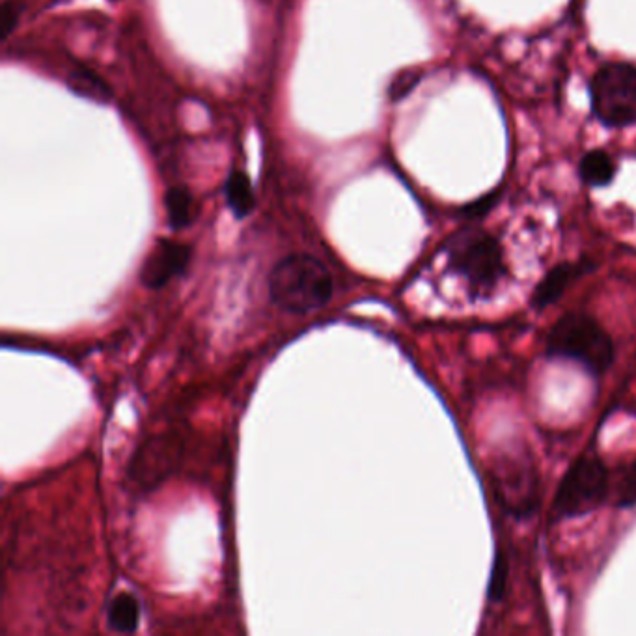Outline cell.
<instances>
[{
	"mask_svg": "<svg viewBox=\"0 0 636 636\" xmlns=\"http://www.w3.org/2000/svg\"><path fill=\"white\" fill-rule=\"evenodd\" d=\"M547 355L575 360L599 375L605 374L614 360V344L594 318L571 312L558 319L547 334Z\"/></svg>",
	"mask_w": 636,
	"mask_h": 636,
	"instance_id": "obj_3",
	"label": "cell"
},
{
	"mask_svg": "<svg viewBox=\"0 0 636 636\" xmlns=\"http://www.w3.org/2000/svg\"><path fill=\"white\" fill-rule=\"evenodd\" d=\"M506 586H508V558L502 551H497L495 560H493V569H491V579H489V601L498 603L504 594H506Z\"/></svg>",
	"mask_w": 636,
	"mask_h": 636,
	"instance_id": "obj_15",
	"label": "cell"
},
{
	"mask_svg": "<svg viewBox=\"0 0 636 636\" xmlns=\"http://www.w3.org/2000/svg\"><path fill=\"white\" fill-rule=\"evenodd\" d=\"M590 107L595 120L605 127L636 124V66L631 62H607L590 79Z\"/></svg>",
	"mask_w": 636,
	"mask_h": 636,
	"instance_id": "obj_4",
	"label": "cell"
},
{
	"mask_svg": "<svg viewBox=\"0 0 636 636\" xmlns=\"http://www.w3.org/2000/svg\"><path fill=\"white\" fill-rule=\"evenodd\" d=\"M590 269H592V262H566L556 265L543 277L538 288L534 290L532 306L536 310H543V308L553 305L577 278L588 273Z\"/></svg>",
	"mask_w": 636,
	"mask_h": 636,
	"instance_id": "obj_8",
	"label": "cell"
},
{
	"mask_svg": "<svg viewBox=\"0 0 636 636\" xmlns=\"http://www.w3.org/2000/svg\"><path fill=\"white\" fill-rule=\"evenodd\" d=\"M166 221L172 230L189 228L198 217V204L187 187H170L165 194Z\"/></svg>",
	"mask_w": 636,
	"mask_h": 636,
	"instance_id": "obj_9",
	"label": "cell"
},
{
	"mask_svg": "<svg viewBox=\"0 0 636 636\" xmlns=\"http://www.w3.org/2000/svg\"><path fill=\"white\" fill-rule=\"evenodd\" d=\"M334 284L329 269L310 254H291L269 275L271 301L284 312L305 316L331 301Z\"/></svg>",
	"mask_w": 636,
	"mask_h": 636,
	"instance_id": "obj_1",
	"label": "cell"
},
{
	"mask_svg": "<svg viewBox=\"0 0 636 636\" xmlns=\"http://www.w3.org/2000/svg\"><path fill=\"white\" fill-rule=\"evenodd\" d=\"M68 83L75 94L97 101V103H105L112 97L109 84L101 81L94 71L86 70V68H77V70L71 71Z\"/></svg>",
	"mask_w": 636,
	"mask_h": 636,
	"instance_id": "obj_13",
	"label": "cell"
},
{
	"mask_svg": "<svg viewBox=\"0 0 636 636\" xmlns=\"http://www.w3.org/2000/svg\"><path fill=\"white\" fill-rule=\"evenodd\" d=\"M140 609L139 599L129 592L114 595L107 609V622L116 633H135L139 629Z\"/></svg>",
	"mask_w": 636,
	"mask_h": 636,
	"instance_id": "obj_10",
	"label": "cell"
},
{
	"mask_svg": "<svg viewBox=\"0 0 636 636\" xmlns=\"http://www.w3.org/2000/svg\"><path fill=\"white\" fill-rule=\"evenodd\" d=\"M191 258V249L170 239H161L140 269V280L146 288L159 290L183 273Z\"/></svg>",
	"mask_w": 636,
	"mask_h": 636,
	"instance_id": "obj_7",
	"label": "cell"
},
{
	"mask_svg": "<svg viewBox=\"0 0 636 636\" xmlns=\"http://www.w3.org/2000/svg\"><path fill=\"white\" fill-rule=\"evenodd\" d=\"M498 502L515 517H528L540 504L538 476L528 461L502 459L493 472Z\"/></svg>",
	"mask_w": 636,
	"mask_h": 636,
	"instance_id": "obj_6",
	"label": "cell"
},
{
	"mask_svg": "<svg viewBox=\"0 0 636 636\" xmlns=\"http://www.w3.org/2000/svg\"><path fill=\"white\" fill-rule=\"evenodd\" d=\"M224 196H226V204L232 209V213L237 219H245L252 213V209L256 206V196L254 189L250 183L249 176L241 170H232V174L228 176L226 185H224Z\"/></svg>",
	"mask_w": 636,
	"mask_h": 636,
	"instance_id": "obj_12",
	"label": "cell"
},
{
	"mask_svg": "<svg viewBox=\"0 0 636 636\" xmlns=\"http://www.w3.org/2000/svg\"><path fill=\"white\" fill-rule=\"evenodd\" d=\"M610 493L607 467L599 457L584 456L567 471L554 497L556 519H571L594 512Z\"/></svg>",
	"mask_w": 636,
	"mask_h": 636,
	"instance_id": "obj_5",
	"label": "cell"
},
{
	"mask_svg": "<svg viewBox=\"0 0 636 636\" xmlns=\"http://www.w3.org/2000/svg\"><path fill=\"white\" fill-rule=\"evenodd\" d=\"M444 252L450 269L469 282L472 293H491L506 275L502 245L482 228H461L448 237Z\"/></svg>",
	"mask_w": 636,
	"mask_h": 636,
	"instance_id": "obj_2",
	"label": "cell"
},
{
	"mask_svg": "<svg viewBox=\"0 0 636 636\" xmlns=\"http://www.w3.org/2000/svg\"><path fill=\"white\" fill-rule=\"evenodd\" d=\"M21 15V4L17 0H6L2 6V38H8L14 32L15 25Z\"/></svg>",
	"mask_w": 636,
	"mask_h": 636,
	"instance_id": "obj_16",
	"label": "cell"
},
{
	"mask_svg": "<svg viewBox=\"0 0 636 636\" xmlns=\"http://www.w3.org/2000/svg\"><path fill=\"white\" fill-rule=\"evenodd\" d=\"M418 81H420V77H418V75H411V73H405V75L396 77L394 83L390 86V96L394 97V99H400L401 96L409 94L411 88H413Z\"/></svg>",
	"mask_w": 636,
	"mask_h": 636,
	"instance_id": "obj_18",
	"label": "cell"
},
{
	"mask_svg": "<svg viewBox=\"0 0 636 636\" xmlns=\"http://www.w3.org/2000/svg\"><path fill=\"white\" fill-rule=\"evenodd\" d=\"M497 198L498 196L495 193L487 194L484 198L472 202L467 208L463 209V215H465L467 219H480V217H484L485 213H489V209L497 204Z\"/></svg>",
	"mask_w": 636,
	"mask_h": 636,
	"instance_id": "obj_17",
	"label": "cell"
},
{
	"mask_svg": "<svg viewBox=\"0 0 636 636\" xmlns=\"http://www.w3.org/2000/svg\"><path fill=\"white\" fill-rule=\"evenodd\" d=\"M618 166L607 150H592L582 155L579 176L590 187H605L616 178Z\"/></svg>",
	"mask_w": 636,
	"mask_h": 636,
	"instance_id": "obj_11",
	"label": "cell"
},
{
	"mask_svg": "<svg viewBox=\"0 0 636 636\" xmlns=\"http://www.w3.org/2000/svg\"><path fill=\"white\" fill-rule=\"evenodd\" d=\"M614 504L618 508H633L636 506V459L627 467H623L616 482L610 485Z\"/></svg>",
	"mask_w": 636,
	"mask_h": 636,
	"instance_id": "obj_14",
	"label": "cell"
}]
</instances>
